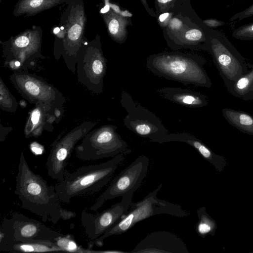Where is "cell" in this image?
Instances as JSON below:
<instances>
[{
    "label": "cell",
    "mask_w": 253,
    "mask_h": 253,
    "mask_svg": "<svg viewBox=\"0 0 253 253\" xmlns=\"http://www.w3.org/2000/svg\"><path fill=\"white\" fill-rule=\"evenodd\" d=\"M162 185L160 184L140 201L132 202L127 213L115 225L96 239L94 244L101 246L105 238L125 233L137 223L157 214H165L178 217L189 216V212L183 210L180 205L157 198L158 192Z\"/></svg>",
    "instance_id": "277c9868"
},
{
    "label": "cell",
    "mask_w": 253,
    "mask_h": 253,
    "mask_svg": "<svg viewBox=\"0 0 253 253\" xmlns=\"http://www.w3.org/2000/svg\"><path fill=\"white\" fill-rule=\"evenodd\" d=\"M25 87L27 91L33 95H37L39 93L38 86L32 82H27Z\"/></svg>",
    "instance_id": "484cf974"
},
{
    "label": "cell",
    "mask_w": 253,
    "mask_h": 253,
    "mask_svg": "<svg viewBox=\"0 0 253 253\" xmlns=\"http://www.w3.org/2000/svg\"><path fill=\"white\" fill-rule=\"evenodd\" d=\"M60 0H21L19 3L16 13H35L52 7Z\"/></svg>",
    "instance_id": "e0dca14e"
},
{
    "label": "cell",
    "mask_w": 253,
    "mask_h": 253,
    "mask_svg": "<svg viewBox=\"0 0 253 253\" xmlns=\"http://www.w3.org/2000/svg\"><path fill=\"white\" fill-rule=\"evenodd\" d=\"M40 118V112L38 110H35L32 115L31 120L33 124H37Z\"/></svg>",
    "instance_id": "83f0119b"
},
{
    "label": "cell",
    "mask_w": 253,
    "mask_h": 253,
    "mask_svg": "<svg viewBox=\"0 0 253 253\" xmlns=\"http://www.w3.org/2000/svg\"><path fill=\"white\" fill-rule=\"evenodd\" d=\"M60 218L64 220H69L71 218H74L76 216V213L67 210L63 208L62 207L60 208Z\"/></svg>",
    "instance_id": "d4e9b609"
},
{
    "label": "cell",
    "mask_w": 253,
    "mask_h": 253,
    "mask_svg": "<svg viewBox=\"0 0 253 253\" xmlns=\"http://www.w3.org/2000/svg\"><path fill=\"white\" fill-rule=\"evenodd\" d=\"M222 114L231 125L244 133L253 135V116L251 114L228 108H223Z\"/></svg>",
    "instance_id": "9a60e30c"
},
{
    "label": "cell",
    "mask_w": 253,
    "mask_h": 253,
    "mask_svg": "<svg viewBox=\"0 0 253 253\" xmlns=\"http://www.w3.org/2000/svg\"><path fill=\"white\" fill-rule=\"evenodd\" d=\"M84 16L82 9H78L69 17L67 37L72 42L79 41L83 33Z\"/></svg>",
    "instance_id": "2e32d148"
},
{
    "label": "cell",
    "mask_w": 253,
    "mask_h": 253,
    "mask_svg": "<svg viewBox=\"0 0 253 253\" xmlns=\"http://www.w3.org/2000/svg\"><path fill=\"white\" fill-rule=\"evenodd\" d=\"M15 65L16 66H19L20 65V63L19 62H16Z\"/></svg>",
    "instance_id": "d6a6232c"
},
{
    "label": "cell",
    "mask_w": 253,
    "mask_h": 253,
    "mask_svg": "<svg viewBox=\"0 0 253 253\" xmlns=\"http://www.w3.org/2000/svg\"><path fill=\"white\" fill-rule=\"evenodd\" d=\"M116 126L107 127L100 132L92 144H83L79 147L77 157L84 161H92L115 157L125 152L128 145L116 132Z\"/></svg>",
    "instance_id": "30bf717a"
},
{
    "label": "cell",
    "mask_w": 253,
    "mask_h": 253,
    "mask_svg": "<svg viewBox=\"0 0 253 253\" xmlns=\"http://www.w3.org/2000/svg\"><path fill=\"white\" fill-rule=\"evenodd\" d=\"M149 164V160L146 156H138L114 177L90 210L96 211L107 201L119 197L123 199L132 200L134 192L146 176Z\"/></svg>",
    "instance_id": "ba28073f"
},
{
    "label": "cell",
    "mask_w": 253,
    "mask_h": 253,
    "mask_svg": "<svg viewBox=\"0 0 253 253\" xmlns=\"http://www.w3.org/2000/svg\"><path fill=\"white\" fill-rule=\"evenodd\" d=\"M204 24L209 27L216 28L225 24L223 21L217 19H208L203 21Z\"/></svg>",
    "instance_id": "603a6c76"
},
{
    "label": "cell",
    "mask_w": 253,
    "mask_h": 253,
    "mask_svg": "<svg viewBox=\"0 0 253 253\" xmlns=\"http://www.w3.org/2000/svg\"><path fill=\"white\" fill-rule=\"evenodd\" d=\"M108 27L110 34L116 36L120 30V23L118 20L115 17H111L108 20Z\"/></svg>",
    "instance_id": "7402d4cb"
},
{
    "label": "cell",
    "mask_w": 253,
    "mask_h": 253,
    "mask_svg": "<svg viewBox=\"0 0 253 253\" xmlns=\"http://www.w3.org/2000/svg\"><path fill=\"white\" fill-rule=\"evenodd\" d=\"M247 71L227 88L230 94L244 101L253 100V64L247 63Z\"/></svg>",
    "instance_id": "4fadbf2b"
},
{
    "label": "cell",
    "mask_w": 253,
    "mask_h": 253,
    "mask_svg": "<svg viewBox=\"0 0 253 253\" xmlns=\"http://www.w3.org/2000/svg\"><path fill=\"white\" fill-rule=\"evenodd\" d=\"M158 2L162 3H166L172 0H157Z\"/></svg>",
    "instance_id": "1f68e13d"
},
{
    "label": "cell",
    "mask_w": 253,
    "mask_h": 253,
    "mask_svg": "<svg viewBox=\"0 0 253 253\" xmlns=\"http://www.w3.org/2000/svg\"><path fill=\"white\" fill-rule=\"evenodd\" d=\"M110 6L116 12L120 13L121 12L119 7L117 5L115 4H110Z\"/></svg>",
    "instance_id": "4dcf8cb0"
},
{
    "label": "cell",
    "mask_w": 253,
    "mask_h": 253,
    "mask_svg": "<svg viewBox=\"0 0 253 253\" xmlns=\"http://www.w3.org/2000/svg\"><path fill=\"white\" fill-rule=\"evenodd\" d=\"M64 235L47 227L40 221L22 213L15 212L4 217L0 229V243L47 242L56 244Z\"/></svg>",
    "instance_id": "8992f818"
},
{
    "label": "cell",
    "mask_w": 253,
    "mask_h": 253,
    "mask_svg": "<svg viewBox=\"0 0 253 253\" xmlns=\"http://www.w3.org/2000/svg\"><path fill=\"white\" fill-rule=\"evenodd\" d=\"M169 13H163L159 16V20L161 22L164 21L169 16Z\"/></svg>",
    "instance_id": "f1b7e54d"
},
{
    "label": "cell",
    "mask_w": 253,
    "mask_h": 253,
    "mask_svg": "<svg viewBox=\"0 0 253 253\" xmlns=\"http://www.w3.org/2000/svg\"><path fill=\"white\" fill-rule=\"evenodd\" d=\"M0 251L11 253L64 251L56 244L47 242L0 243Z\"/></svg>",
    "instance_id": "5bb4252c"
},
{
    "label": "cell",
    "mask_w": 253,
    "mask_h": 253,
    "mask_svg": "<svg viewBox=\"0 0 253 253\" xmlns=\"http://www.w3.org/2000/svg\"><path fill=\"white\" fill-rule=\"evenodd\" d=\"M56 244L64 251L75 253H98L88 249L81 248L78 246L76 242L71 236H62L57 239Z\"/></svg>",
    "instance_id": "ac0fdd59"
},
{
    "label": "cell",
    "mask_w": 253,
    "mask_h": 253,
    "mask_svg": "<svg viewBox=\"0 0 253 253\" xmlns=\"http://www.w3.org/2000/svg\"><path fill=\"white\" fill-rule=\"evenodd\" d=\"M130 253H189L184 241L173 233L155 231L142 239Z\"/></svg>",
    "instance_id": "8fae6325"
},
{
    "label": "cell",
    "mask_w": 253,
    "mask_h": 253,
    "mask_svg": "<svg viewBox=\"0 0 253 253\" xmlns=\"http://www.w3.org/2000/svg\"><path fill=\"white\" fill-rule=\"evenodd\" d=\"M202 56L179 52H165L149 56L146 67L153 74L184 84L210 88L211 80L204 68Z\"/></svg>",
    "instance_id": "3957f363"
},
{
    "label": "cell",
    "mask_w": 253,
    "mask_h": 253,
    "mask_svg": "<svg viewBox=\"0 0 253 253\" xmlns=\"http://www.w3.org/2000/svg\"><path fill=\"white\" fill-rule=\"evenodd\" d=\"M232 36L236 39L245 41L253 40V22L242 25L235 29Z\"/></svg>",
    "instance_id": "ffe728a7"
},
{
    "label": "cell",
    "mask_w": 253,
    "mask_h": 253,
    "mask_svg": "<svg viewBox=\"0 0 253 253\" xmlns=\"http://www.w3.org/2000/svg\"><path fill=\"white\" fill-rule=\"evenodd\" d=\"M157 91L161 97L183 106L199 108L208 104L205 95L189 89L165 87Z\"/></svg>",
    "instance_id": "7c38bea8"
},
{
    "label": "cell",
    "mask_w": 253,
    "mask_h": 253,
    "mask_svg": "<svg viewBox=\"0 0 253 253\" xmlns=\"http://www.w3.org/2000/svg\"><path fill=\"white\" fill-rule=\"evenodd\" d=\"M199 220L196 225V231L201 236H204L212 230V223L203 210L197 211Z\"/></svg>",
    "instance_id": "d6986e66"
},
{
    "label": "cell",
    "mask_w": 253,
    "mask_h": 253,
    "mask_svg": "<svg viewBox=\"0 0 253 253\" xmlns=\"http://www.w3.org/2000/svg\"><path fill=\"white\" fill-rule=\"evenodd\" d=\"M121 103L127 114L124 119L126 127L138 136L153 142L164 143L168 129L153 112L135 103L131 96L123 91Z\"/></svg>",
    "instance_id": "52a82bcc"
},
{
    "label": "cell",
    "mask_w": 253,
    "mask_h": 253,
    "mask_svg": "<svg viewBox=\"0 0 253 253\" xmlns=\"http://www.w3.org/2000/svg\"><path fill=\"white\" fill-rule=\"evenodd\" d=\"M121 14L122 15V16H125V17H131L132 16L131 13H130L129 12L126 11V10L121 12Z\"/></svg>",
    "instance_id": "f546056e"
},
{
    "label": "cell",
    "mask_w": 253,
    "mask_h": 253,
    "mask_svg": "<svg viewBox=\"0 0 253 253\" xmlns=\"http://www.w3.org/2000/svg\"><path fill=\"white\" fill-rule=\"evenodd\" d=\"M208 33L207 50L211 55L214 63L228 88L247 71V63L223 32L211 30Z\"/></svg>",
    "instance_id": "5b68a950"
},
{
    "label": "cell",
    "mask_w": 253,
    "mask_h": 253,
    "mask_svg": "<svg viewBox=\"0 0 253 253\" xmlns=\"http://www.w3.org/2000/svg\"><path fill=\"white\" fill-rule=\"evenodd\" d=\"M130 152V149H127L105 162L83 166L72 173L68 172L55 186L59 200L68 204L74 198L100 191L110 181L126 156Z\"/></svg>",
    "instance_id": "7a4b0ae2"
},
{
    "label": "cell",
    "mask_w": 253,
    "mask_h": 253,
    "mask_svg": "<svg viewBox=\"0 0 253 253\" xmlns=\"http://www.w3.org/2000/svg\"><path fill=\"white\" fill-rule=\"evenodd\" d=\"M253 16V3L245 10L237 12L230 19L231 21H240L245 18Z\"/></svg>",
    "instance_id": "44dd1931"
},
{
    "label": "cell",
    "mask_w": 253,
    "mask_h": 253,
    "mask_svg": "<svg viewBox=\"0 0 253 253\" xmlns=\"http://www.w3.org/2000/svg\"><path fill=\"white\" fill-rule=\"evenodd\" d=\"M132 200L123 199L100 213L82 211L81 223L85 233L94 245V241L115 225L128 211Z\"/></svg>",
    "instance_id": "9c48e42d"
},
{
    "label": "cell",
    "mask_w": 253,
    "mask_h": 253,
    "mask_svg": "<svg viewBox=\"0 0 253 253\" xmlns=\"http://www.w3.org/2000/svg\"><path fill=\"white\" fill-rule=\"evenodd\" d=\"M15 193L23 208L40 216L43 221L55 224L60 218L61 207L55 186L49 185L29 168L22 153L16 176Z\"/></svg>",
    "instance_id": "6da1fadb"
},
{
    "label": "cell",
    "mask_w": 253,
    "mask_h": 253,
    "mask_svg": "<svg viewBox=\"0 0 253 253\" xmlns=\"http://www.w3.org/2000/svg\"><path fill=\"white\" fill-rule=\"evenodd\" d=\"M181 25L182 22L181 21L176 18L172 19L169 23L170 27L173 29L179 28Z\"/></svg>",
    "instance_id": "4316f807"
},
{
    "label": "cell",
    "mask_w": 253,
    "mask_h": 253,
    "mask_svg": "<svg viewBox=\"0 0 253 253\" xmlns=\"http://www.w3.org/2000/svg\"><path fill=\"white\" fill-rule=\"evenodd\" d=\"M92 69L93 72L97 75L102 74L104 69L102 61L99 59L95 60L92 64Z\"/></svg>",
    "instance_id": "cb8c5ba5"
}]
</instances>
